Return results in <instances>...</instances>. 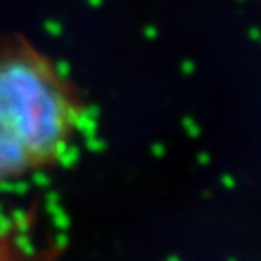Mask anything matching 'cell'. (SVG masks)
I'll return each mask as SVG.
<instances>
[{"instance_id": "7a4b0ae2", "label": "cell", "mask_w": 261, "mask_h": 261, "mask_svg": "<svg viewBox=\"0 0 261 261\" xmlns=\"http://www.w3.org/2000/svg\"><path fill=\"white\" fill-rule=\"evenodd\" d=\"M223 184L227 185L228 189H230V187H234V179H230V178H223Z\"/></svg>"}, {"instance_id": "6da1fadb", "label": "cell", "mask_w": 261, "mask_h": 261, "mask_svg": "<svg viewBox=\"0 0 261 261\" xmlns=\"http://www.w3.org/2000/svg\"><path fill=\"white\" fill-rule=\"evenodd\" d=\"M82 120L73 82L22 35L0 37V181L55 163Z\"/></svg>"}, {"instance_id": "3957f363", "label": "cell", "mask_w": 261, "mask_h": 261, "mask_svg": "<svg viewBox=\"0 0 261 261\" xmlns=\"http://www.w3.org/2000/svg\"><path fill=\"white\" fill-rule=\"evenodd\" d=\"M171 261H178V259H171Z\"/></svg>"}]
</instances>
